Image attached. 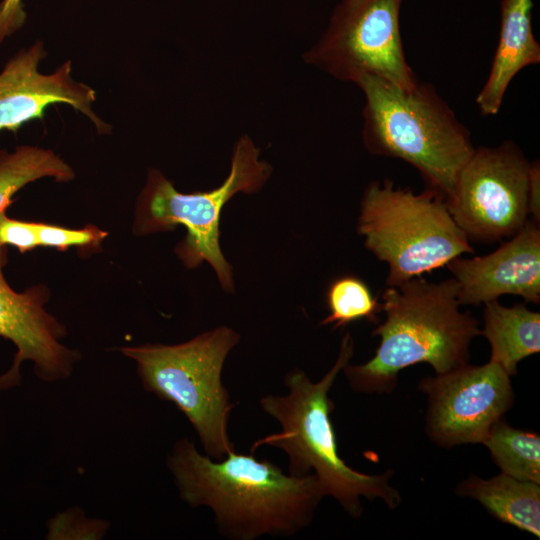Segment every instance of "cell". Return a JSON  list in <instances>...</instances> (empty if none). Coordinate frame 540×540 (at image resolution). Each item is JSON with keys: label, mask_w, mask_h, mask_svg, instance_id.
Listing matches in <instances>:
<instances>
[{"label": "cell", "mask_w": 540, "mask_h": 540, "mask_svg": "<svg viewBox=\"0 0 540 540\" xmlns=\"http://www.w3.org/2000/svg\"><path fill=\"white\" fill-rule=\"evenodd\" d=\"M179 497L208 507L218 533L230 540L290 537L307 527L326 496L315 474H286L269 460L235 451L220 461L186 438L167 457Z\"/></svg>", "instance_id": "1"}, {"label": "cell", "mask_w": 540, "mask_h": 540, "mask_svg": "<svg viewBox=\"0 0 540 540\" xmlns=\"http://www.w3.org/2000/svg\"><path fill=\"white\" fill-rule=\"evenodd\" d=\"M458 289L453 277L434 283L420 276L387 286L381 303L386 318L372 332L380 344L366 363L345 365L350 387L358 393H391L399 372L409 366L428 363L440 374L467 364L481 329L460 311Z\"/></svg>", "instance_id": "2"}, {"label": "cell", "mask_w": 540, "mask_h": 540, "mask_svg": "<svg viewBox=\"0 0 540 540\" xmlns=\"http://www.w3.org/2000/svg\"><path fill=\"white\" fill-rule=\"evenodd\" d=\"M353 353V339L346 333L334 365L320 381L313 382L304 371L294 369L284 378L289 390L286 395L262 397L261 409L279 422L281 431L257 440L251 451L261 445L284 451L289 458V474H315L326 496L333 497L349 516L357 518L363 511L362 497L380 499L394 509L400 505L401 496L389 483L392 471L380 475L361 473L338 454L330 419L334 404L328 394Z\"/></svg>", "instance_id": "3"}, {"label": "cell", "mask_w": 540, "mask_h": 540, "mask_svg": "<svg viewBox=\"0 0 540 540\" xmlns=\"http://www.w3.org/2000/svg\"><path fill=\"white\" fill-rule=\"evenodd\" d=\"M355 84L365 97L362 138L366 149L407 162L428 188L446 199L475 150L469 130L448 103L426 82L406 90L363 75Z\"/></svg>", "instance_id": "4"}, {"label": "cell", "mask_w": 540, "mask_h": 540, "mask_svg": "<svg viewBox=\"0 0 540 540\" xmlns=\"http://www.w3.org/2000/svg\"><path fill=\"white\" fill-rule=\"evenodd\" d=\"M240 335L219 326L179 344L123 347L134 360L143 388L171 402L188 419L208 457L220 461L235 451L228 421L237 403L222 382V370Z\"/></svg>", "instance_id": "5"}, {"label": "cell", "mask_w": 540, "mask_h": 540, "mask_svg": "<svg viewBox=\"0 0 540 540\" xmlns=\"http://www.w3.org/2000/svg\"><path fill=\"white\" fill-rule=\"evenodd\" d=\"M357 232L365 247L388 265L387 286H397L474 253L451 216L445 197L428 188L415 193L390 180L364 191Z\"/></svg>", "instance_id": "6"}, {"label": "cell", "mask_w": 540, "mask_h": 540, "mask_svg": "<svg viewBox=\"0 0 540 540\" xmlns=\"http://www.w3.org/2000/svg\"><path fill=\"white\" fill-rule=\"evenodd\" d=\"M259 153L253 141L242 136L234 148L228 177L221 186L207 192H178L161 172L151 170L138 200L135 232L149 234L184 226L187 235L176 247L180 260L188 268L209 263L222 288L232 292V266L219 243L220 214L235 194L256 192L269 178L271 166L259 159Z\"/></svg>", "instance_id": "7"}, {"label": "cell", "mask_w": 540, "mask_h": 540, "mask_svg": "<svg viewBox=\"0 0 540 540\" xmlns=\"http://www.w3.org/2000/svg\"><path fill=\"white\" fill-rule=\"evenodd\" d=\"M403 0H342L305 60L355 83L363 75L410 90L418 79L407 62L400 31Z\"/></svg>", "instance_id": "8"}, {"label": "cell", "mask_w": 540, "mask_h": 540, "mask_svg": "<svg viewBox=\"0 0 540 540\" xmlns=\"http://www.w3.org/2000/svg\"><path fill=\"white\" fill-rule=\"evenodd\" d=\"M529 170L530 162L513 141L475 148L446 198L469 240L495 242L523 228L529 219Z\"/></svg>", "instance_id": "9"}, {"label": "cell", "mask_w": 540, "mask_h": 540, "mask_svg": "<svg viewBox=\"0 0 540 540\" xmlns=\"http://www.w3.org/2000/svg\"><path fill=\"white\" fill-rule=\"evenodd\" d=\"M510 375L496 362L469 363L423 378L428 396L426 433L442 447L482 443L491 427L511 409Z\"/></svg>", "instance_id": "10"}, {"label": "cell", "mask_w": 540, "mask_h": 540, "mask_svg": "<svg viewBox=\"0 0 540 540\" xmlns=\"http://www.w3.org/2000/svg\"><path fill=\"white\" fill-rule=\"evenodd\" d=\"M6 246H0V337L17 348L11 368L0 376V389L20 383L23 361L33 362L38 378L54 382L68 378L79 360V353L65 347V327L45 309L48 291L35 286L23 293L15 292L6 282L2 268L6 263Z\"/></svg>", "instance_id": "11"}, {"label": "cell", "mask_w": 540, "mask_h": 540, "mask_svg": "<svg viewBox=\"0 0 540 540\" xmlns=\"http://www.w3.org/2000/svg\"><path fill=\"white\" fill-rule=\"evenodd\" d=\"M45 56L44 44L36 42L6 63L0 73V131L16 132L28 121L43 118L49 105L63 103L84 114L99 133H109L110 126L93 111L95 91L72 78L71 61L42 74L38 66Z\"/></svg>", "instance_id": "12"}, {"label": "cell", "mask_w": 540, "mask_h": 540, "mask_svg": "<svg viewBox=\"0 0 540 540\" xmlns=\"http://www.w3.org/2000/svg\"><path fill=\"white\" fill-rule=\"evenodd\" d=\"M458 282V302L480 305L502 295L540 301V229L528 219L523 228L495 251L472 258L456 257L447 265Z\"/></svg>", "instance_id": "13"}, {"label": "cell", "mask_w": 540, "mask_h": 540, "mask_svg": "<svg viewBox=\"0 0 540 540\" xmlns=\"http://www.w3.org/2000/svg\"><path fill=\"white\" fill-rule=\"evenodd\" d=\"M532 0H502L498 44L486 82L476 97L483 116L496 115L515 75L540 62L532 30Z\"/></svg>", "instance_id": "14"}, {"label": "cell", "mask_w": 540, "mask_h": 540, "mask_svg": "<svg viewBox=\"0 0 540 540\" xmlns=\"http://www.w3.org/2000/svg\"><path fill=\"white\" fill-rule=\"evenodd\" d=\"M456 494L477 500L497 520L540 537V486L506 474L490 479L470 475Z\"/></svg>", "instance_id": "15"}, {"label": "cell", "mask_w": 540, "mask_h": 540, "mask_svg": "<svg viewBox=\"0 0 540 540\" xmlns=\"http://www.w3.org/2000/svg\"><path fill=\"white\" fill-rule=\"evenodd\" d=\"M484 305L481 335L490 344V360L513 376L521 360L540 351V314L524 304L503 306L497 299Z\"/></svg>", "instance_id": "16"}, {"label": "cell", "mask_w": 540, "mask_h": 540, "mask_svg": "<svg viewBox=\"0 0 540 540\" xmlns=\"http://www.w3.org/2000/svg\"><path fill=\"white\" fill-rule=\"evenodd\" d=\"M44 177L68 182L75 177V172L49 149L23 145L11 153L0 150V212L6 210L17 191Z\"/></svg>", "instance_id": "17"}, {"label": "cell", "mask_w": 540, "mask_h": 540, "mask_svg": "<svg viewBox=\"0 0 540 540\" xmlns=\"http://www.w3.org/2000/svg\"><path fill=\"white\" fill-rule=\"evenodd\" d=\"M501 473L540 485V437L501 418L483 440Z\"/></svg>", "instance_id": "18"}, {"label": "cell", "mask_w": 540, "mask_h": 540, "mask_svg": "<svg viewBox=\"0 0 540 540\" xmlns=\"http://www.w3.org/2000/svg\"><path fill=\"white\" fill-rule=\"evenodd\" d=\"M326 303L329 315L320 324H332L335 329L362 319L376 323L377 314L382 310L368 285L353 275L332 281L326 292Z\"/></svg>", "instance_id": "19"}, {"label": "cell", "mask_w": 540, "mask_h": 540, "mask_svg": "<svg viewBox=\"0 0 540 540\" xmlns=\"http://www.w3.org/2000/svg\"><path fill=\"white\" fill-rule=\"evenodd\" d=\"M109 523L105 520L90 519L77 507L58 513L48 522L47 539H101L107 532Z\"/></svg>", "instance_id": "20"}, {"label": "cell", "mask_w": 540, "mask_h": 540, "mask_svg": "<svg viewBox=\"0 0 540 540\" xmlns=\"http://www.w3.org/2000/svg\"><path fill=\"white\" fill-rule=\"evenodd\" d=\"M35 226L40 247H52L59 250L69 247H98L107 236V232L93 225L82 229H68L35 222Z\"/></svg>", "instance_id": "21"}, {"label": "cell", "mask_w": 540, "mask_h": 540, "mask_svg": "<svg viewBox=\"0 0 540 540\" xmlns=\"http://www.w3.org/2000/svg\"><path fill=\"white\" fill-rule=\"evenodd\" d=\"M14 246L20 252L40 247L35 222L10 219L0 212V246Z\"/></svg>", "instance_id": "22"}, {"label": "cell", "mask_w": 540, "mask_h": 540, "mask_svg": "<svg viewBox=\"0 0 540 540\" xmlns=\"http://www.w3.org/2000/svg\"><path fill=\"white\" fill-rule=\"evenodd\" d=\"M22 0L0 2V42L19 30L26 20Z\"/></svg>", "instance_id": "23"}, {"label": "cell", "mask_w": 540, "mask_h": 540, "mask_svg": "<svg viewBox=\"0 0 540 540\" xmlns=\"http://www.w3.org/2000/svg\"><path fill=\"white\" fill-rule=\"evenodd\" d=\"M528 211L531 220L540 222V165L539 161L530 162L529 187H528Z\"/></svg>", "instance_id": "24"}]
</instances>
